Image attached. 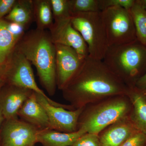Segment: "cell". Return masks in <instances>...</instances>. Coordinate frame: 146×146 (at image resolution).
Wrapping results in <instances>:
<instances>
[{"mask_svg":"<svg viewBox=\"0 0 146 146\" xmlns=\"http://www.w3.org/2000/svg\"><path fill=\"white\" fill-rule=\"evenodd\" d=\"M139 2L146 10V0H139Z\"/></svg>","mask_w":146,"mask_h":146,"instance_id":"4dcf8cb0","label":"cell"},{"mask_svg":"<svg viewBox=\"0 0 146 146\" xmlns=\"http://www.w3.org/2000/svg\"><path fill=\"white\" fill-rule=\"evenodd\" d=\"M129 11L133 19L137 40L146 46V10L139 0H136Z\"/></svg>","mask_w":146,"mask_h":146,"instance_id":"ffe728a7","label":"cell"},{"mask_svg":"<svg viewBox=\"0 0 146 146\" xmlns=\"http://www.w3.org/2000/svg\"><path fill=\"white\" fill-rule=\"evenodd\" d=\"M109 46L123 44L137 40L129 11L111 7L102 11Z\"/></svg>","mask_w":146,"mask_h":146,"instance_id":"8992f818","label":"cell"},{"mask_svg":"<svg viewBox=\"0 0 146 146\" xmlns=\"http://www.w3.org/2000/svg\"><path fill=\"white\" fill-rule=\"evenodd\" d=\"M72 16L77 13L101 11L100 0H69Z\"/></svg>","mask_w":146,"mask_h":146,"instance_id":"44dd1931","label":"cell"},{"mask_svg":"<svg viewBox=\"0 0 146 146\" xmlns=\"http://www.w3.org/2000/svg\"><path fill=\"white\" fill-rule=\"evenodd\" d=\"M138 131L129 115L108 127L99 134L101 146H120Z\"/></svg>","mask_w":146,"mask_h":146,"instance_id":"4fadbf2b","label":"cell"},{"mask_svg":"<svg viewBox=\"0 0 146 146\" xmlns=\"http://www.w3.org/2000/svg\"><path fill=\"white\" fill-rule=\"evenodd\" d=\"M15 0H0V19L9 13L16 2Z\"/></svg>","mask_w":146,"mask_h":146,"instance_id":"484cf974","label":"cell"},{"mask_svg":"<svg viewBox=\"0 0 146 146\" xmlns=\"http://www.w3.org/2000/svg\"><path fill=\"white\" fill-rule=\"evenodd\" d=\"M129 89L102 60L88 56L62 91L65 99L76 109L108 97L127 95Z\"/></svg>","mask_w":146,"mask_h":146,"instance_id":"6da1fadb","label":"cell"},{"mask_svg":"<svg viewBox=\"0 0 146 146\" xmlns=\"http://www.w3.org/2000/svg\"><path fill=\"white\" fill-rule=\"evenodd\" d=\"M36 99L46 112L51 129L72 133L78 130V122L84 108L70 110L52 105L44 97L35 93Z\"/></svg>","mask_w":146,"mask_h":146,"instance_id":"9c48e42d","label":"cell"},{"mask_svg":"<svg viewBox=\"0 0 146 146\" xmlns=\"http://www.w3.org/2000/svg\"><path fill=\"white\" fill-rule=\"evenodd\" d=\"M16 48L36 68L39 80L50 96L57 88L56 49L49 32L36 29L25 33Z\"/></svg>","mask_w":146,"mask_h":146,"instance_id":"7a4b0ae2","label":"cell"},{"mask_svg":"<svg viewBox=\"0 0 146 146\" xmlns=\"http://www.w3.org/2000/svg\"><path fill=\"white\" fill-rule=\"evenodd\" d=\"M127 95L132 104L129 117L138 130L146 135V98L135 86L129 88Z\"/></svg>","mask_w":146,"mask_h":146,"instance_id":"2e32d148","label":"cell"},{"mask_svg":"<svg viewBox=\"0 0 146 146\" xmlns=\"http://www.w3.org/2000/svg\"><path fill=\"white\" fill-rule=\"evenodd\" d=\"M54 21L71 18L69 0H50Z\"/></svg>","mask_w":146,"mask_h":146,"instance_id":"7402d4cb","label":"cell"},{"mask_svg":"<svg viewBox=\"0 0 146 146\" xmlns=\"http://www.w3.org/2000/svg\"><path fill=\"white\" fill-rule=\"evenodd\" d=\"M6 18L11 22L20 24L26 28L34 20L32 0L16 1Z\"/></svg>","mask_w":146,"mask_h":146,"instance_id":"e0dca14e","label":"cell"},{"mask_svg":"<svg viewBox=\"0 0 146 146\" xmlns=\"http://www.w3.org/2000/svg\"><path fill=\"white\" fill-rule=\"evenodd\" d=\"M102 60L129 88H132L146 72V46L137 40L109 46Z\"/></svg>","mask_w":146,"mask_h":146,"instance_id":"3957f363","label":"cell"},{"mask_svg":"<svg viewBox=\"0 0 146 146\" xmlns=\"http://www.w3.org/2000/svg\"><path fill=\"white\" fill-rule=\"evenodd\" d=\"M87 133L82 129L72 133L60 132L51 129L39 130L37 143L44 146H71L80 137Z\"/></svg>","mask_w":146,"mask_h":146,"instance_id":"9a60e30c","label":"cell"},{"mask_svg":"<svg viewBox=\"0 0 146 146\" xmlns=\"http://www.w3.org/2000/svg\"><path fill=\"white\" fill-rule=\"evenodd\" d=\"M71 22L86 42L89 57L103 60L109 45L102 11L72 14Z\"/></svg>","mask_w":146,"mask_h":146,"instance_id":"5b68a950","label":"cell"},{"mask_svg":"<svg viewBox=\"0 0 146 146\" xmlns=\"http://www.w3.org/2000/svg\"><path fill=\"white\" fill-rule=\"evenodd\" d=\"M132 104L127 95H116L87 105L78 122V129L99 135L108 127L129 116Z\"/></svg>","mask_w":146,"mask_h":146,"instance_id":"277c9868","label":"cell"},{"mask_svg":"<svg viewBox=\"0 0 146 146\" xmlns=\"http://www.w3.org/2000/svg\"><path fill=\"white\" fill-rule=\"evenodd\" d=\"M49 30L54 44L70 47L84 57L89 56L86 42L81 35L73 26L71 18L54 21Z\"/></svg>","mask_w":146,"mask_h":146,"instance_id":"8fae6325","label":"cell"},{"mask_svg":"<svg viewBox=\"0 0 146 146\" xmlns=\"http://www.w3.org/2000/svg\"><path fill=\"white\" fill-rule=\"evenodd\" d=\"M8 27L14 35L21 39L25 34V30L26 28L20 24L13 22L8 23Z\"/></svg>","mask_w":146,"mask_h":146,"instance_id":"4316f807","label":"cell"},{"mask_svg":"<svg viewBox=\"0 0 146 146\" xmlns=\"http://www.w3.org/2000/svg\"><path fill=\"white\" fill-rule=\"evenodd\" d=\"M71 146H101L99 136L94 133H85Z\"/></svg>","mask_w":146,"mask_h":146,"instance_id":"cb8c5ba5","label":"cell"},{"mask_svg":"<svg viewBox=\"0 0 146 146\" xmlns=\"http://www.w3.org/2000/svg\"><path fill=\"white\" fill-rule=\"evenodd\" d=\"M33 91L9 85L0 91V109L6 121L18 119V112Z\"/></svg>","mask_w":146,"mask_h":146,"instance_id":"7c38bea8","label":"cell"},{"mask_svg":"<svg viewBox=\"0 0 146 146\" xmlns=\"http://www.w3.org/2000/svg\"><path fill=\"white\" fill-rule=\"evenodd\" d=\"M34 20L36 29H49L53 24V17L50 0H32Z\"/></svg>","mask_w":146,"mask_h":146,"instance_id":"d6986e66","label":"cell"},{"mask_svg":"<svg viewBox=\"0 0 146 146\" xmlns=\"http://www.w3.org/2000/svg\"><path fill=\"white\" fill-rule=\"evenodd\" d=\"M54 45L56 84L57 88L62 91L79 70L86 57L70 47Z\"/></svg>","mask_w":146,"mask_h":146,"instance_id":"ba28073f","label":"cell"},{"mask_svg":"<svg viewBox=\"0 0 146 146\" xmlns=\"http://www.w3.org/2000/svg\"><path fill=\"white\" fill-rule=\"evenodd\" d=\"M21 39L10 31L8 22L0 19V63L5 64Z\"/></svg>","mask_w":146,"mask_h":146,"instance_id":"ac0fdd59","label":"cell"},{"mask_svg":"<svg viewBox=\"0 0 146 146\" xmlns=\"http://www.w3.org/2000/svg\"><path fill=\"white\" fill-rule=\"evenodd\" d=\"M120 146H146V135L143 132L138 131Z\"/></svg>","mask_w":146,"mask_h":146,"instance_id":"d4e9b609","label":"cell"},{"mask_svg":"<svg viewBox=\"0 0 146 146\" xmlns=\"http://www.w3.org/2000/svg\"><path fill=\"white\" fill-rule=\"evenodd\" d=\"M135 86L141 91L146 89V72L136 81Z\"/></svg>","mask_w":146,"mask_h":146,"instance_id":"83f0119b","label":"cell"},{"mask_svg":"<svg viewBox=\"0 0 146 146\" xmlns=\"http://www.w3.org/2000/svg\"><path fill=\"white\" fill-rule=\"evenodd\" d=\"M4 119H5L4 118L3 116L2 115L1 111V109H0V127H1V125Z\"/></svg>","mask_w":146,"mask_h":146,"instance_id":"1f68e13d","label":"cell"},{"mask_svg":"<svg viewBox=\"0 0 146 146\" xmlns=\"http://www.w3.org/2000/svg\"><path fill=\"white\" fill-rule=\"evenodd\" d=\"M142 93H143V94L144 96L145 97V98L146 99V89L143 90V91H142Z\"/></svg>","mask_w":146,"mask_h":146,"instance_id":"d6a6232c","label":"cell"},{"mask_svg":"<svg viewBox=\"0 0 146 146\" xmlns=\"http://www.w3.org/2000/svg\"><path fill=\"white\" fill-rule=\"evenodd\" d=\"M18 115L23 121L34 126L39 130L51 129L46 112L36 99L35 92H33L25 102Z\"/></svg>","mask_w":146,"mask_h":146,"instance_id":"5bb4252c","label":"cell"},{"mask_svg":"<svg viewBox=\"0 0 146 146\" xmlns=\"http://www.w3.org/2000/svg\"><path fill=\"white\" fill-rule=\"evenodd\" d=\"M6 65V64L0 63V75H5V74Z\"/></svg>","mask_w":146,"mask_h":146,"instance_id":"f546056e","label":"cell"},{"mask_svg":"<svg viewBox=\"0 0 146 146\" xmlns=\"http://www.w3.org/2000/svg\"><path fill=\"white\" fill-rule=\"evenodd\" d=\"M6 82L5 76L4 75H0V91Z\"/></svg>","mask_w":146,"mask_h":146,"instance_id":"f1b7e54d","label":"cell"},{"mask_svg":"<svg viewBox=\"0 0 146 146\" xmlns=\"http://www.w3.org/2000/svg\"><path fill=\"white\" fill-rule=\"evenodd\" d=\"M5 76L9 85L31 90L46 98L49 102L56 106L61 104L52 100L37 85L30 62L15 48L5 63Z\"/></svg>","mask_w":146,"mask_h":146,"instance_id":"52a82bcc","label":"cell"},{"mask_svg":"<svg viewBox=\"0 0 146 146\" xmlns=\"http://www.w3.org/2000/svg\"><path fill=\"white\" fill-rule=\"evenodd\" d=\"M34 126L18 119L7 120L3 126V146H33L39 131Z\"/></svg>","mask_w":146,"mask_h":146,"instance_id":"30bf717a","label":"cell"},{"mask_svg":"<svg viewBox=\"0 0 146 146\" xmlns=\"http://www.w3.org/2000/svg\"><path fill=\"white\" fill-rule=\"evenodd\" d=\"M135 0H100L101 11L111 7H121L130 11L135 3Z\"/></svg>","mask_w":146,"mask_h":146,"instance_id":"603a6c76","label":"cell"}]
</instances>
